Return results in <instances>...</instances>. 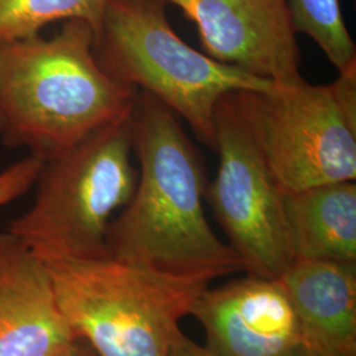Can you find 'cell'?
I'll use <instances>...</instances> for the list:
<instances>
[{
	"label": "cell",
	"mask_w": 356,
	"mask_h": 356,
	"mask_svg": "<svg viewBox=\"0 0 356 356\" xmlns=\"http://www.w3.org/2000/svg\"><path fill=\"white\" fill-rule=\"evenodd\" d=\"M129 119L45 159L33 204L7 231L41 259L108 256V226L138 182Z\"/></svg>",
	"instance_id": "cell-5"
},
{
	"label": "cell",
	"mask_w": 356,
	"mask_h": 356,
	"mask_svg": "<svg viewBox=\"0 0 356 356\" xmlns=\"http://www.w3.org/2000/svg\"><path fill=\"white\" fill-rule=\"evenodd\" d=\"M42 260L66 322L98 356H170L210 284L110 256Z\"/></svg>",
	"instance_id": "cell-3"
},
{
	"label": "cell",
	"mask_w": 356,
	"mask_h": 356,
	"mask_svg": "<svg viewBox=\"0 0 356 356\" xmlns=\"http://www.w3.org/2000/svg\"><path fill=\"white\" fill-rule=\"evenodd\" d=\"M58 356H98L95 351L91 348L89 343H86L82 339H76V342L70 344L64 353H61Z\"/></svg>",
	"instance_id": "cell-17"
},
{
	"label": "cell",
	"mask_w": 356,
	"mask_h": 356,
	"mask_svg": "<svg viewBox=\"0 0 356 356\" xmlns=\"http://www.w3.org/2000/svg\"><path fill=\"white\" fill-rule=\"evenodd\" d=\"M282 356H317L312 350H309L305 344H300L297 347H294L291 351H288L286 354Z\"/></svg>",
	"instance_id": "cell-18"
},
{
	"label": "cell",
	"mask_w": 356,
	"mask_h": 356,
	"mask_svg": "<svg viewBox=\"0 0 356 356\" xmlns=\"http://www.w3.org/2000/svg\"><path fill=\"white\" fill-rule=\"evenodd\" d=\"M129 127L140 170L132 198L108 226V256L209 281L244 272L241 257L204 216V163L177 115L139 92Z\"/></svg>",
	"instance_id": "cell-1"
},
{
	"label": "cell",
	"mask_w": 356,
	"mask_h": 356,
	"mask_svg": "<svg viewBox=\"0 0 356 356\" xmlns=\"http://www.w3.org/2000/svg\"><path fill=\"white\" fill-rule=\"evenodd\" d=\"M277 281L302 344L317 356H356V263L296 259Z\"/></svg>",
	"instance_id": "cell-11"
},
{
	"label": "cell",
	"mask_w": 356,
	"mask_h": 356,
	"mask_svg": "<svg viewBox=\"0 0 356 356\" xmlns=\"http://www.w3.org/2000/svg\"><path fill=\"white\" fill-rule=\"evenodd\" d=\"M76 339L45 261L16 235L0 232V356H58Z\"/></svg>",
	"instance_id": "cell-10"
},
{
	"label": "cell",
	"mask_w": 356,
	"mask_h": 356,
	"mask_svg": "<svg viewBox=\"0 0 356 356\" xmlns=\"http://www.w3.org/2000/svg\"><path fill=\"white\" fill-rule=\"evenodd\" d=\"M110 0H0V45L33 38L54 22L83 20L95 40Z\"/></svg>",
	"instance_id": "cell-13"
},
{
	"label": "cell",
	"mask_w": 356,
	"mask_h": 356,
	"mask_svg": "<svg viewBox=\"0 0 356 356\" xmlns=\"http://www.w3.org/2000/svg\"><path fill=\"white\" fill-rule=\"evenodd\" d=\"M238 97L284 191L355 181L356 65L329 85L302 79Z\"/></svg>",
	"instance_id": "cell-6"
},
{
	"label": "cell",
	"mask_w": 356,
	"mask_h": 356,
	"mask_svg": "<svg viewBox=\"0 0 356 356\" xmlns=\"http://www.w3.org/2000/svg\"><path fill=\"white\" fill-rule=\"evenodd\" d=\"M3 131H4V119H3V113L0 108V136L3 135Z\"/></svg>",
	"instance_id": "cell-19"
},
{
	"label": "cell",
	"mask_w": 356,
	"mask_h": 356,
	"mask_svg": "<svg viewBox=\"0 0 356 356\" xmlns=\"http://www.w3.org/2000/svg\"><path fill=\"white\" fill-rule=\"evenodd\" d=\"M160 0H110L95 57L116 81L164 103L216 149L218 103L232 92H268L275 83L195 51L170 26Z\"/></svg>",
	"instance_id": "cell-4"
},
{
	"label": "cell",
	"mask_w": 356,
	"mask_h": 356,
	"mask_svg": "<svg viewBox=\"0 0 356 356\" xmlns=\"http://www.w3.org/2000/svg\"><path fill=\"white\" fill-rule=\"evenodd\" d=\"M198 29L207 56L277 85L304 79L286 0H160Z\"/></svg>",
	"instance_id": "cell-8"
},
{
	"label": "cell",
	"mask_w": 356,
	"mask_h": 356,
	"mask_svg": "<svg viewBox=\"0 0 356 356\" xmlns=\"http://www.w3.org/2000/svg\"><path fill=\"white\" fill-rule=\"evenodd\" d=\"M170 356H216L211 351H209L204 346L195 343L188 338L184 332L178 335L176 342L173 344Z\"/></svg>",
	"instance_id": "cell-16"
},
{
	"label": "cell",
	"mask_w": 356,
	"mask_h": 356,
	"mask_svg": "<svg viewBox=\"0 0 356 356\" xmlns=\"http://www.w3.org/2000/svg\"><path fill=\"white\" fill-rule=\"evenodd\" d=\"M296 259L356 263V184L285 191Z\"/></svg>",
	"instance_id": "cell-12"
},
{
	"label": "cell",
	"mask_w": 356,
	"mask_h": 356,
	"mask_svg": "<svg viewBox=\"0 0 356 356\" xmlns=\"http://www.w3.org/2000/svg\"><path fill=\"white\" fill-rule=\"evenodd\" d=\"M296 33L313 38L338 72L356 65V45L339 0H286Z\"/></svg>",
	"instance_id": "cell-14"
},
{
	"label": "cell",
	"mask_w": 356,
	"mask_h": 356,
	"mask_svg": "<svg viewBox=\"0 0 356 356\" xmlns=\"http://www.w3.org/2000/svg\"><path fill=\"white\" fill-rule=\"evenodd\" d=\"M191 316L216 356H282L302 343L292 302L277 280L247 275L211 289L207 286Z\"/></svg>",
	"instance_id": "cell-9"
},
{
	"label": "cell",
	"mask_w": 356,
	"mask_h": 356,
	"mask_svg": "<svg viewBox=\"0 0 356 356\" xmlns=\"http://www.w3.org/2000/svg\"><path fill=\"white\" fill-rule=\"evenodd\" d=\"M216 151L219 168L204 198L244 272L279 280L296 260L285 191L254 139L238 92L218 103Z\"/></svg>",
	"instance_id": "cell-7"
},
{
	"label": "cell",
	"mask_w": 356,
	"mask_h": 356,
	"mask_svg": "<svg viewBox=\"0 0 356 356\" xmlns=\"http://www.w3.org/2000/svg\"><path fill=\"white\" fill-rule=\"evenodd\" d=\"M44 161V157L31 153L0 170V207L20 198L35 185Z\"/></svg>",
	"instance_id": "cell-15"
},
{
	"label": "cell",
	"mask_w": 356,
	"mask_h": 356,
	"mask_svg": "<svg viewBox=\"0 0 356 356\" xmlns=\"http://www.w3.org/2000/svg\"><path fill=\"white\" fill-rule=\"evenodd\" d=\"M94 45L92 28L76 19L53 38L0 45L1 136L10 147L49 159L131 118L139 91L103 70Z\"/></svg>",
	"instance_id": "cell-2"
}]
</instances>
